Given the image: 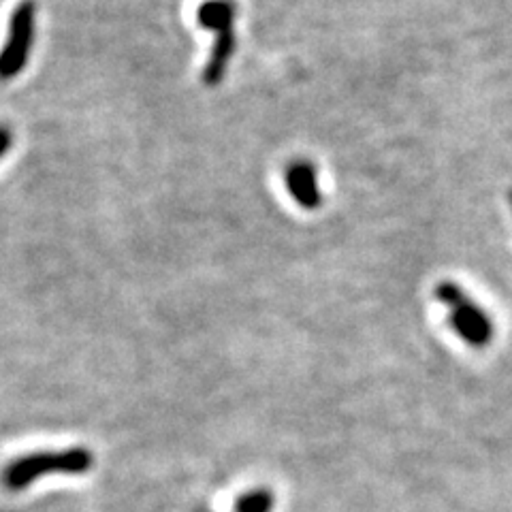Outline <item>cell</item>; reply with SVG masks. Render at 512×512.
<instances>
[{
	"label": "cell",
	"instance_id": "cell-10",
	"mask_svg": "<svg viewBox=\"0 0 512 512\" xmlns=\"http://www.w3.org/2000/svg\"><path fill=\"white\" fill-rule=\"evenodd\" d=\"M508 199H510V207H512V190L508 192Z\"/></svg>",
	"mask_w": 512,
	"mask_h": 512
},
{
	"label": "cell",
	"instance_id": "cell-7",
	"mask_svg": "<svg viewBox=\"0 0 512 512\" xmlns=\"http://www.w3.org/2000/svg\"><path fill=\"white\" fill-rule=\"evenodd\" d=\"M276 506V495L267 487H254L237 495L233 512H271Z\"/></svg>",
	"mask_w": 512,
	"mask_h": 512
},
{
	"label": "cell",
	"instance_id": "cell-6",
	"mask_svg": "<svg viewBox=\"0 0 512 512\" xmlns=\"http://www.w3.org/2000/svg\"><path fill=\"white\" fill-rule=\"evenodd\" d=\"M237 5L235 0H205L197 9V22L203 30H229L235 28Z\"/></svg>",
	"mask_w": 512,
	"mask_h": 512
},
{
	"label": "cell",
	"instance_id": "cell-2",
	"mask_svg": "<svg viewBox=\"0 0 512 512\" xmlns=\"http://www.w3.org/2000/svg\"><path fill=\"white\" fill-rule=\"evenodd\" d=\"M92 466L94 457L88 448L75 446L67 451H47L15 459L3 472V480L11 491H18L35 483L43 474H86Z\"/></svg>",
	"mask_w": 512,
	"mask_h": 512
},
{
	"label": "cell",
	"instance_id": "cell-3",
	"mask_svg": "<svg viewBox=\"0 0 512 512\" xmlns=\"http://www.w3.org/2000/svg\"><path fill=\"white\" fill-rule=\"evenodd\" d=\"M37 32V3L35 0H24L13 9L7 41L0 50V82L18 77L30 58L32 43H35Z\"/></svg>",
	"mask_w": 512,
	"mask_h": 512
},
{
	"label": "cell",
	"instance_id": "cell-8",
	"mask_svg": "<svg viewBox=\"0 0 512 512\" xmlns=\"http://www.w3.org/2000/svg\"><path fill=\"white\" fill-rule=\"evenodd\" d=\"M13 143V135L7 126H0V158H5V154L9 152Z\"/></svg>",
	"mask_w": 512,
	"mask_h": 512
},
{
	"label": "cell",
	"instance_id": "cell-1",
	"mask_svg": "<svg viewBox=\"0 0 512 512\" xmlns=\"http://www.w3.org/2000/svg\"><path fill=\"white\" fill-rule=\"evenodd\" d=\"M434 293L448 310V327L457 333L459 340L478 350L491 344L495 329L489 314L474 303L459 284L451 280L440 282Z\"/></svg>",
	"mask_w": 512,
	"mask_h": 512
},
{
	"label": "cell",
	"instance_id": "cell-5",
	"mask_svg": "<svg viewBox=\"0 0 512 512\" xmlns=\"http://www.w3.org/2000/svg\"><path fill=\"white\" fill-rule=\"evenodd\" d=\"M237 50V37H235V28L229 30H220L216 32V39L212 45V54L207 58L203 73H201V82L205 86H218L224 75H227L229 69V62L235 56Z\"/></svg>",
	"mask_w": 512,
	"mask_h": 512
},
{
	"label": "cell",
	"instance_id": "cell-4",
	"mask_svg": "<svg viewBox=\"0 0 512 512\" xmlns=\"http://www.w3.org/2000/svg\"><path fill=\"white\" fill-rule=\"evenodd\" d=\"M284 184L288 195L295 199L301 210L314 212L323 205V192L318 188L316 167L310 160H293L284 169Z\"/></svg>",
	"mask_w": 512,
	"mask_h": 512
},
{
	"label": "cell",
	"instance_id": "cell-9",
	"mask_svg": "<svg viewBox=\"0 0 512 512\" xmlns=\"http://www.w3.org/2000/svg\"><path fill=\"white\" fill-rule=\"evenodd\" d=\"M195 512H216V510H212V508H195Z\"/></svg>",
	"mask_w": 512,
	"mask_h": 512
}]
</instances>
